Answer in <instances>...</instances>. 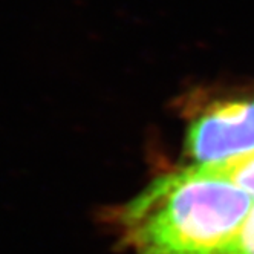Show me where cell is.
Instances as JSON below:
<instances>
[{
  "label": "cell",
  "mask_w": 254,
  "mask_h": 254,
  "mask_svg": "<svg viewBox=\"0 0 254 254\" xmlns=\"http://www.w3.org/2000/svg\"><path fill=\"white\" fill-rule=\"evenodd\" d=\"M217 254H254V205L238 233Z\"/></svg>",
  "instance_id": "obj_4"
},
{
  "label": "cell",
  "mask_w": 254,
  "mask_h": 254,
  "mask_svg": "<svg viewBox=\"0 0 254 254\" xmlns=\"http://www.w3.org/2000/svg\"><path fill=\"white\" fill-rule=\"evenodd\" d=\"M254 199L211 166L159 175L115 213L132 254H217L238 233Z\"/></svg>",
  "instance_id": "obj_1"
},
{
  "label": "cell",
  "mask_w": 254,
  "mask_h": 254,
  "mask_svg": "<svg viewBox=\"0 0 254 254\" xmlns=\"http://www.w3.org/2000/svg\"><path fill=\"white\" fill-rule=\"evenodd\" d=\"M214 169L217 175L231 181L233 184L245 190L254 199V153L230 159L221 164H207Z\"/></svg>",
  "instance_id": "obj_3"
},
{
  "label": "cell",
  "mask_w": 254,
  "mask_h": 254,
  "mask_svg": "<svg viewBox=\"0 0 254 254\" xmlns=\"http://www.w3.org/2000/svg\"><path fill=\"white\" fill-rule=\"evenodd\" d=\"M189 164L221 162L254 153V100L221 101L196 115L186 133Z\"/></svg>",
  "instance_id": "obj_2"
}]
</instances>
